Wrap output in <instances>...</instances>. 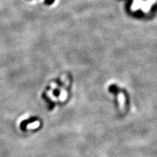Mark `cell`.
I'll return each mask as SVG.
<instances>
[{
	"instance_id": "1",
	"label": "cell",
	"mask_w": 157,
	"mask_h": 157,
	"mask_svg": "<svg viewBox=\"0 0 157 157\" xmlns=\"http://www.w3.org/2000/svg\"><path fill=\"white\" fill-rule=\"evenodd\" d=\"M38 121V118L37 117H31V118H29V119H26V120L23 121L21 123V125H20L21 130L25 131L26 130L27 125L29 124L34 123V121Z\"/></svg>"
}]
</instances>
